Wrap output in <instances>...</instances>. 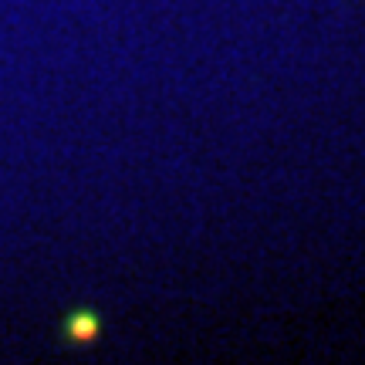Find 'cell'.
I'll return each instance as SVG.
<instances>
[{"label": "cell", "instance_id": "obj_1", "mask_svg": "<svg viewBox=\"0 0 365 365\" xmlns=\"http://www.w3.org/2000/svg\"><path fill=\"white\" fill-rule=\"evenodd\" d=\"M65 335L71 341H91L98 335V314L95 312H75L65 322Z\"/></svg>", "mask_w": 365, "mask_h": 365}]
</instances>
